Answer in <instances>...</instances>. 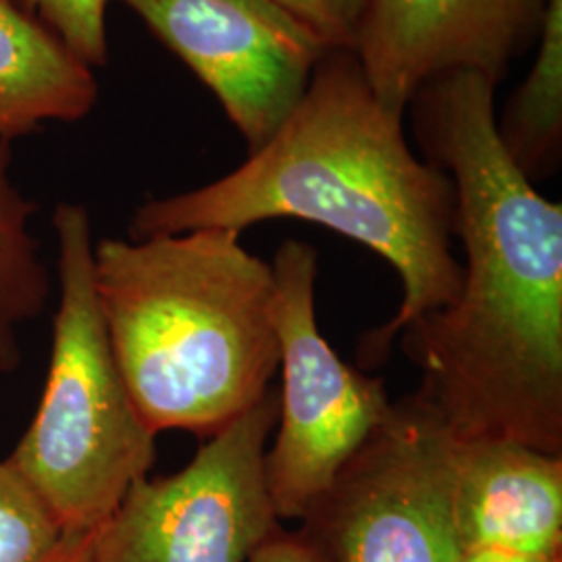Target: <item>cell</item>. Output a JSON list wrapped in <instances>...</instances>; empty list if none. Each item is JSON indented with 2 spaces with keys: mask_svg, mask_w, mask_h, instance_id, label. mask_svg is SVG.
I'll list each match as a JSON object with an SVG mask.
<instances>
[{
  "mask_svg": "<svg viewBox=\"0 0 562 562\" xmlns=\"http://www.w3.org/2000/svg\"><path fill=\"white\" fill-rule=\"evenodd\" d=\"M494 97L485 76L459 69L406 106L423 159L452 181L464 265L459 299L398 338L454 440L562 454V204L506 153Z\"/></svg>",
  "mask_w": 562,
  "mask_h": 562,
  "instance_id": "6da1fadb",
  "label": "cell"
},
{
  "mask_svg": "<svg viewBox=\"0 0 562 562\" xmlns=\"http://www.w3.org/2000/svg\"><path fill=\"white\" fill-rule=\"evenodd\" d=\"M271 220L319 223L398 273V313L361 340L367 367L385 361L404 327L459 299L452 181L413 153L404 115L378 99L357 53L327 50L271 140L222 180L142 202L130 238L194 229L241 234Z\"/></svg>",
  "mask_w": 562,
  "mask_h": 562,
  "instance_id": "7a4b0ae2",
  "label": "cell"
},
{
  "mask_svg": "<svg viewBox=\"0 0 562 562\" xmlns=\"http://www.w3.org/2000/svg\"><path fill=\"white\" fill-rule=\"evenodd\" d=\"M94 290L123 382L157 436L181 429L204 442L271 390L273 267L238 232L104 238Z\"/></svg>",
  "mask_w": 562,
  "mask_h": 562,
  "instance_id": "3957f363",
  "label": "cell"
},
{
  "mask_svg": "<svg viewBox=\"0 0 562 562\" xmlns=\"http://www.w3.org/2000/svg\"><path fill=\"white\" fill-rule=\"evenodd\" d=\"M59 304L41 404L9 461L32 483L65 536L106 521L157 461V434L123 382L94 290L86 206L60 202Z\"/></svg>",
  "mask_w": 562,
  "mask_h": 562,
  "instance_id": "277c9868",
  "label": "cell"
},
{
  "mask_svg": "<svg viewBox=\"0 0 562 562\" xmlns=\"http://www.w3.org/2000/svg\"><path fill=\"white\" fill-rule=\"evenodd\" d=\"M271 267L281 387L278 434L265 452V483L278 519L301 521L387 419L394 402L383 378L346 364L323 338L315 308L317 248L285 240Z\"/></svg>",
  "mask_w": 562,
  "mask_h": 562,
  "instance_id": "5b68a950",
  "label": "cell"
},
{
  "mask_svg": "<svg viewBox=\"0 0 562 562\" xmlns=\"http://www.w3.org/2000/svg\"><path fill=\"white\" fill-rule=\"evenodd\" d=\"M457 440L417 392L346 462L301 533L323 562H459L452 521Z\"/></svg>",
  "mask_w": 562,
  "mask_h": 562,
  "instance_id": "8992f818",
  "label": "cell"
},
{
  "mask_svg": "<svg viewBox=\"0 0 562 562\" xmlns=\"http://www.w3.org/2000/svg\"><path fill=\"white\" fill-rule=\"evenodd\" d=\"M271 387L183 469L132 485L92 531V562H248L278 527L265 483V452L278 425Z\"/></svg>",
  "mask_w": 562,
  "mask_h": 562,
  "instance_id": "52a82bcc",
  "label": "cell"
},
{
  "mask_svg": "<svg viewBox=\"0 0 562 562\" xmlns=\"http://www.w3.org/2000/svg\"><path fill=\"white\" fill-rule=\"evenodd\" d=\"M217 97L255 153L302 101L327 53L273 0H120Z\"/></svg>",
  "mask_w": 562,
  "mask_h": 562,
  "instance_id": "ba28073f",
  "label": "cell"
},
{
  "mask_svg": "<svg viewBox=\"0 0 562 562\" xmlns=\"http://www.w3.org/2000/svg\"><path fill=\"white\" fill-rule=\"evenodd\" d=\"M548 0H369L357 57L378 99L406 115L425 81L480 71L496 88L540 38Z\"/></svg>",
  "mask_w": 562,
  "mask_h": 562,
  "instance_id": "9c48e42d",
  "label": "cell"
},
{
  "mask_svg": "<svg viewBox=\"0 0 562 562\" xmlns=\"http://www.w3.org/2000/svg\"><path fill=\"white\" fill-rule=\"evenodd\" d=\"M452 521L461 552L562 554V454L515 440H457Z\"/></svg>",
  "mask_w": 562,
  "mask_h": 562,
  "instance_id": "30bf717a",
  "label": "cell"
},
{
  "mask_svg": "<svg viewBox=\"0 0 562 562\" xmlns=\"http://www.w3.org/2000/svg\"><path fill=\"white\" fill-rule=\"evenodd\" d=\"M97 101L94 69L20 0H0V140L83 120Z\"/></svg>",
  "mask_w": 562,
  "mask_h": 562,
  "instance_id": "8fae6325",
  "label": "cell"
},
{
  "mask_svg": "<svg viewBox=\"0 0 562 562\" xmlns=\"http://www.w3.org/2000/svg\"><path fill=\"white\" fill-rule=\"evenodd\" d=\"M11 142L0 140V373L20 371L21 334L48 306L53 281L32 232L36 204L11 173Z\"/></svg>",
  "mask_w": 562,
  "mask_h": 562,
  "instance_id": "7c38bea8",
  "label": "cell"
},
{
  "mask_svg": "<svg viewBox=\"0 0 562 562\" xmlns=\"http://www.w3.org/2000/svg\"><path fill=\"white\" fill-rule=\"evenodd\" d=\"M538 57L496 115L498 138L531 183L548 180L562 159V0H548Z\"/></svg>",
  "mask_w": 562,
  "mask_h": 562,
  "instance_id": "4fadbf2b",
  "label": "cell"
},
{
  "mask_svg": "<svg viewBox=\"0 0 562 562\" xmlns=\"http://www.w3.org/2000/svg\"><path fill=\"white\" fill-rule=\"evenodd\" d=\"M65 538L41 494L4 459L0 461V562H48Z\"/></svg>",
  "mask_w": 562,
  "mask_h": 562,
  "instance_id": "5bb4252c",
  "label": "cell"
},
{
  "mask_svg": "<svg viewBox=\"0 0 562 562\" xmlns=\"http://www.w3.org/2000/svg\"><path fill=\"white\" fill-rule=\"evenodd\" d=\"M21 4L41 18L55 34H59L83 63L92 69L109 63L106 9L111 0H20Z\"/></svg>",
  "mask_w": 562,
  "mask_h": 562,
  "instance_id": "9a60e30c",
  "label": "cell"
},
{
  "mask_svg": "<svg viewBox=\"0 0 562 562\" xmlns=\"http://www.w3.org/2000/svg\"><path fill=\"white\" fill-rule=\"evenodd\" d=\"M304 23L327 50L357 53L369 0H273Z\"/></svg>",
  "mask_w": 562,
  "mask_h": 562,
  "instance_id": "2e32d148",
  "label": "cell"
},
{
  "mask_svg": "<svg viewBox=\"0 0 562 562\" xmlns=\"http://www.w3.org/2000/svg\"><path fill=\"white\" fill-rule=\"evenodd\" d=\"M248 562H323L313 546L299 531L280 527L252 552Z\"/></svg>",
  "mask_w": 562,
  "mask_h": 562,
  "instance_id": "e0dca14e",
  "label": "cell"
},
{
  "mask_svg": "<svg viewBox=\"0 0 562 562\" xmlns=\"http://www.w3.org/2000/svg\"><path fill=\"white\" fill-rule=\"evenodd\" d=\"M459 562H562V554H529L501 548H480L461 552Z\"/></svg>",
  "mask_w": 562,
  "mask_h": 562,
  "instance_id": "ac0fdd59",
  "label": "cell"
},
{
  "mask_svg": "<svg viewBox=\"0 0 562 562\" xmlns=\"http://www.w3.org/2000/svg\"><path fill=\"white\" fill-rule=\"evenodd\" d=\"M48 562H92V531L67 533Z\"/></svg>",
  "mask_w": 562,
  "mask_h": 562,
  "instance_id": "d6986e66",
  "label": "cell"
}]
</instances>
